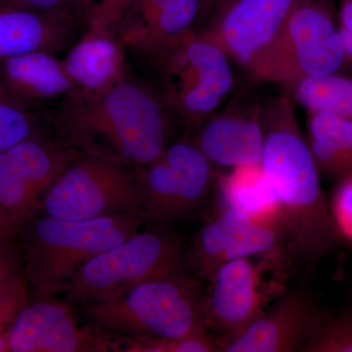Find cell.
<instances>
[{
  "instance_id": "6da1fadb",
  "label": "cell",
  "mask_w": 352,
  "mask_h": 352,
  "mask_svg": "<svg viewBox=\"0 0 352 352\" xmlns=\"http://www.w3.org/2000/svg\"><path fill=\"white\" fill-rule=\"evenodd\" d=\"M177 122L154 85L131 72L101 94L76 90L59 102L50 118L61 144L133 168L164 152L173 142Z\"/></svg>"
},
{
  "instance_id": "7a4b0ae2",
  "label": "cell",
  "mask_w": 352,
  "mask_h": 352,
  "mask_svg": "<svg viewBox=\"0 0 352 352\" xmlns=\"http://www.w3.org/2000/svg\"><path fill=\"white\" fill-rule=\"evenodd\" d=\"M263 124L261 166L286 226L287 256L291 265L312 273L344 237L293 103L277 97L263 105Z\"/></svg>"
},
{
  "instance_id": "3957f363",
  "label": "cell",
  "mask_w": 352,
  "mask_h": 352,
  "mask_svg": "<svg viewBox=\"0 0 352 352\" xmlns=\"http://www.w3.org/2000/svg\"><path fill=\"white\" fill-rule=\"evenodd\" d=\"M149 223L143 212L80 221L36 215L18 233L22 237L24 276L39 300L64 293L90 259Z\"/></svg>"
},
{
  "instance_id": "277c9868",
  "label": "cell",
  "mask_w": 352,
  "mask_h": 352,
  "mask_svg": "<svg viewBox=\"0 0 352 352\" xmlns=\"http://www.w3.org/2000/svg\"><path fill=\"white\" fill-rule=\"evenodd\" d=\"M134 54L148 67L149 82L186 131H195L232 89L230 58L195 29Z\"/></svg>"
},
{
  "instance_id": "5b68a950",
  "label": "cell",
  "mask_w": 352,
  "mask_h": 352,
  "mask_svg": "<svg viewBox=\"0 0 352 352\" xmlns=\"http://www.w3.org/2000/svg\"><path fill=\"white\" fill-rule=\"evenodd\" d=\"M203 282L186 271L80 307L91 325L118 337L176 339L205 326L201 314Z\"/></svg>"
},
{
  "instance_id": "8992f818",
  "label": "cell",
  "mask_w": 352,
  "mask_h": 352,
  "mask_svg": "<svg viewBox=\"0 0 352 352\" xmlns=\"http://www.w3.org/2000/svg\"><path fill=\"white\" fill-rule=\"evenodd\" d=\"M186 271V250L179 234L168 224L149 223L90 259L76 272L64 294L68 302L80 305Z\"/></svg>"
},
{
  "instance_id": "52a82bcc",
  "label": "cell",
  "mask_w": 352,
  "mask_h": 352,
  "mask_svg": "<svg viewBox=\"0 0 352 352\" xmlns=\"http://www.w3.org/2000/svg\"><path fill=\"white\" fill-rule=\"evenodd\" d=\"M289 266L285 249L220 266L201 300L204 325L219 340L220 347L261 316L286 289Z\"/></svg>"
},
{
  "instance_id": "ba28073f",
  "label": "cell",
  "mask_w": 352,
  "mask_h": 352,
  "mask_svg": "<svg viewBox=\"0 0 352 352\" xmlns=\"http://www.w3.org/2000/svg\"><path fill=\"white\" fill-rule=\"evenodd\" d=\"M346 59L332 1L302 0L250 71L265 82L293 83L337 74Z\"/></svg>"
},
{
  "instance_id": "9c48e42d",
  "label": "cell",
  "mask_w": 352,
  "mask_h": 352,
  "mask_svg": "<svg viewBox=\"0 0 352 352\" xmlns=\"http://www.w3.org/2000/svg\"><path fill=\"white\" fill-rule=\"evenodd\" d=\"M41 214L80 221L143 212L135 168L78 155L46 192Z\"/></svg>"
},
{
  "instance_id": "30bf717a",
  "label": "cell",
  "mask_w": 352,
  "mask_h": 352,
  "mask_svg": "<svg viewBox=\"0 0 352 352\" xmlns=\"http://www.w3.org/2000/svg\"><path fill=\"white\" fill-rule=\"evenodd\" d=\"M134 168L150 223L173 226L195 217L214 184V166L188 139L173 141L154 161Z\"/></svg>"
},
{
  "instance_id": "8fae6325",
  "label": "cell",
  "mask_w": 352,
  "mask_h": 352,
  "mask_svg": "<svg viewBox=\"0 0 352 352\" xmlns=\"http://www.w3.org/2000/svg\"><path fill=\"white\" fill-rule=\"evenodd\" d=\"M82 153L41 133L0 152V234L14 238L38 215L44 196Z\"/></svg>"
},
{
  "instance_id": "7c38bea8",
  "label": "cell",
  "mask_w": 352,
  "mask_h": 352,
  "mask_svg": "<svg viewBox=\"0 0 352 352\" xmlns=\"http://www.w3.org/2000/svg\"><path fill=\"white\" fill-rule=\"evenodd\" d=\"M287 230L280 217L256 219L226 206L201 227L188 251L187 270L210 282L220 266L234 259L261 256L285 249Z\"/></svg>"
},
{
  "instance_id": "4fadbf2b",
  "label": "cell",
  "mask_w": 352,
  "mask_h": 352,
  "mask_svg": "<svg viewBox=\"0 0 352 352\" xmlns=\"http://www.w3.org/2000/svg\"><path fill=\"white\" fill-rule=\"evenodd\" d=\"M122 340L96 326L80 325L69 303L47 298L22 308L9 332L8 351H120Z\"/></svg>"
},
{
  "instance_id": "5bb4252c",
  "label": "cell",
  "mask_w": 352,
  "mask_h": 352,
  "mask_svg": "<svg viewBox=\"0 0 352 352\" xmlns=\"http://www.w3.org/2000/svg\"><path fill=\"white\" fill-rule=\"evenodd\" d=\"M302 0H237L201 29L227 56L248 69L276 41Z\"/></svg>"
},
{
  "instance_id": "9a60e30c",
  "label": "cell",
  "mask_w": 352,
  "mask_h": 352,
  "mask_svg": "<svg viewBox=\"0 0 352 352\" xmlns=\"http://www.w3.org/2000/svg\"><path fill=\"white\" fill-rule=\"evenodd\" d=\"M321 312L305 291L286 289L256 320L224 342L220 352H303Z\"/></svg>"
},
{
  "instance_id": "2e32d148",
  "label": "cell",
  "mask_w": 352,
  "mask_h": 352,
  "mask_svg": "<svg viewBox=\"0 0 352 352\" xmlns=\"http://www.w3.org/2000/svg\"><path fill=\"white\" fill-rule=\"evenodd\" d=\"M194 142L212 166H258L263 153V104L212 113L197 127Z\"/></svg>"
},
{
  "instance_id": "e0dca14e",
  "label": "cell",
  "mask_w": 352,
  "mask_h": 352,
  "mask_svg": "<svg viewBox=\"0 0 352 352\" xmlns=\"http://www.w3.org/2000/svg\"><path fill=\"white\" fill-rule=\"evenodd\" d=\"M85 32L82 20L69 14L0 8V59L44 51H68Z\"/></svg>"
},
{
  "instance_id": "ac0fdd59",
  "label": "cell",
  "mask_w": 352,
  "mask_h": 352,
  "mask_svg": "<svg viewBox=\"0 0 352 352\" xmlns=\"http://www.w3.org/2000/svg\"><path fill=\"white\" fill-rule=\"evenodd\" d=\"M200 0H136L115 36L127 51L143 52L195 27Z\"/></svg>"
},
{
  "instance_id": "d6986e66",
  "label": "cell",
  "mask_w": 352,
  "mask_h": 352,
  "mask_svg": "<svg viewBox=\"0 0 352 352\" xmlns=\"http://www.w3.org/2000/svg\"><path fill=\"white\" fill-rule=\"evenodd\" d=\"M0 82L12 96L34 109L63 100L78 87L57 54L36 51L0 59Z\"/></svg>"
},
{
  "instance_id": "ffe728a7",
  "label": "cell",
  "mask_w": 352,
  "mask_h": 352,
  "mask_svg": "<svg viewBox=\"0 0 352 352\" xmlns=\"http://www.w3.org/2000/svg\"><path fill=\"white\" fill-rule=\"evenodd\" d=\"M126 52L115 34L87 30L62 61L78 89L101 94L129 75Z\"/></svg>"
},
{
  "instance_id": "44dd1931",
  "label": "cell",
  "mask_w": 352,
  "mask_h": 352,
  "mask_svg": "<svg viewBox=\"0 0 352 352\" xmlns=\"http://www.w3.org/2000/svg\"><path fill=\"white\" fill-rule=\"evenodd\" d=\"M307 143L320 173L352 177V122L325 112H308Z\"/></svg>"
},
{
  "instance_id": "7402d4cb",
  "label": "cell",
  "mask_w": 352,
  "mask_h": 352,
  "mask_svg": "<svg viewBox=\"0 0 352 352\" xmlns=\"http://www.w3.org/2000/svg\"><path fill=\"white\" fill-rule=\"evenodd\" d=\"M222 190L227 206L252 217L272 219L282 215L261 164L234 168L222 182Z\"/></svg>"
},
{
  "instance_id": "603a6c76",
  "label": "cell",
  "mask_w": 352,
  "mask_h": 352,
  "mask_svg": "<svg viewBox=\"0 0 352 352\" xmlns=\"http://www.w3.org/2000/svg\"><path fill=\"white\" fill-rule=\"evenodd\" d=\"M294 85V96L308 112H325L352 122V80L332 74L305 76Z\"/></svg>"
},
{
  "instance_id": "cb8c5ba5",
  "label": "cell",
  "mask_w": 352,
  "mask_h": 352,
  "mask_svg": "<svg viewBox=\"0 0 352 352\" xmlns=\"http://www.w3.org/2000/svg\"><path fill=\"white\" fill-rule=\"evenodd\" d=\"M41 132L36 111L16 99L0 82V152Z\"/></svg>"
},
{
  "instance_id": "d4e9b609",
  "label": "cell",
  "mask_w": 352,
  "mask_h": 352,
  "mask_svg": "<svg viewBox=\"0 0 352 352\" xmlns=\"http://www.w3.org/2000/svg\"><path fill=\"white\" fill-rule=\"evenodd\" d=\"M303 352H352V310L332 312L322 309Z\"/></svg>"
},
{
  "instance_id": "484cf974",
  "label": "cell",
  "mask_w": 352,
  "mask_h": 352,
  "mask_svg": "<svg viewBox=\"0 0 352 352\" xmlns=\"http://www.w3.org/2000/svg\"><path fill=\"white\" fill-rule=\"evenodd\" d=\"M120 351L126 352H217L219 340L207 328L176 339L129 340L122 338Z\"/></svg>"
},
{
  "instance_id": "4316f807",
  "label": "cell",
  "mask_w": 352,
  "mask_h": 352,
  "mask_svg": "<svg viewBox=\"0 0 352 352\" xmlns=\"http://www.w3.org/2000/svg\"><path fill=\"white\" fill-rule=\"evenodd\" d=\"M28 281L18 272L0 285V352L8 351V337L14 321L28 305Z\"/></svg>"
},
{
  "instance_id": "83f0119b",
  "label": "cell",
  "mask_w": 352,
  "mask_h": 352,
  "mask_svg": "<svg viewBox=\"0 0 352 352\" xmlns=\"http://www.w3.org/2000/svg\"><path fill=\"white\" fill-rule=\"evenodd\" d=\"M136 0H83L85 31L115 34L120 20Z\"/></svg>"
},
{
  "instance_id": "f1b7e54d",
  "label": "cell",
  "mask_w": 352,
  "mask_h": 352,
  "mask_svg": "<svg viewBox=\"0 0 352 352\" xmlns=\"http://www.w3.org/2000/svg\"><path fill=\"white\" fill-rule=\"evenodd\" d=\"M330 205L342 237L352 241V177L338 183Z\"/></svg>"
},
{
  "instance_id": "f546056e",
  "label": "cell",
  "mask_w": 352,
  "mask_h": 352,
  "mask_svg": "<svg viewBox=\"0 0 352 352\" xmlns=\"http://www.w3.org/2000/svg\"><path fill=\"white\" fill-rule=\"evenodd\" d=\"M0 8L69 14L82 20L85 24L83 0H0Z\"/></svg>"
},
{
  "instance_id": "4dcf8cb0",
  "label": "cell",
  "mask_w": 352,
  "mask_h": 352,
  "mask_svg": "<svg viewBox=\"0 0 352 352\" xmlns=\"http://www.w3.org/2000/svg\"><path fill=\"white\" fill-rule=\"evenodd\" d=\"M14 238L0 240V285L20 272L22 267L21 250L12 242Z\"/></svg>"
},
{
  "instance_id": "1f68e13d",
  "label": "cell",
  "mask_w": 352,
  "mask_h": 352,
  "mask_svg": "<svg viewBox=\"0 0 352 352\" xmlns=\"http://www.w3.org/2000/svg\"><path fill=\"white\" fill-rule=\"evenodd\" d=\"M236 1H237V0H212V3L208 6V10L206 11L205 15L201 17V19L199 21L198 24L196 25L203 24L207 25L208 23L212 22L214 18H217L219 14L223 12L226 9L232 6L234 2ZM205 25H203V27H205ZM199 29H201V28H199Z\"/></svg>"
},
{
  "instance_id": "d6a6232c",
  "label": "cell",
  "mask_w": 352,
  "mask_h": 352,
  "mask_svg": "<svg viewBox=\"0 0 352 352\" xmlns=\"http://www.w3.org/2000/svg\"><path fill=\"white\" fill-rule=\"evenodd\" d=\"M339 28L352 32V0H340Z\"/></svg>"
},
{
  "instance_id": "836d02e7",
  "label": "cell",
  "mask_w": 352,
  "mask_h": 352,
  "mask_svg": "<svg viewBox=\"0 0 352 352\" xmlns=\"http://www.w3.org/2000/svg\"><path fill=\"white\" fill-rule=\"evenodd\" d=\"M212 0H200V12H199L198 19H197L196 24H198L199 21L205 15L206 11L208 10V6L212 3Z\"/></svg>"
}]
</instances>
